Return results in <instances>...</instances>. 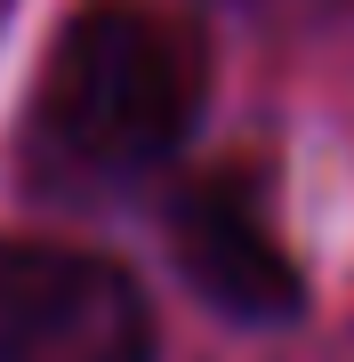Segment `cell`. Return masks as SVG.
<instances>
[{
  "label": "cell",
  "instance_id": "obj_1",
  "mask_svg": "<svg viewBox=\"0 0 354 362\" xmlns=\"http://www.w3.org/2000/svg\"><path fill=\"white\" fill-rule=\"evenodd\" d=\"M201 89H210V65L194 25L105 0L57 33L33 129L81 177H145L194 137Z\"/></svg>",
  "mask_w": 354,
  "mask_h": 362
},
{
  "label": "cell",
  "instance_id": "obj_2",
  "mask_svg": "<svg viewBox=\"0 0 354 362\" xmlns=\"http://www.w3.org/2000/svg\"><path fill=\"white\" fill-rule=\"evenodd\" d=\"M0 362H153V306L97 250L0 242Z\"/></svg>",
  "mask_w": 354,
  "mask_h": 362
},
{
  "label": "cell",
  "instance_id": "obj_3",
  "mask_svg": "<svg viewBox=\"0 0 354 362\" xmlns=\"http://www.w3.org/2000/svg\"><path fill=\"white\" fill-rule=\"evenodd\" d=\"M170 250L185 266V282L234 322H290L306 306V282L290 266V250L274 242L258 194L242 177H194L170 209Z\"/></svg>",
  "mask_w": 354,
  "mask_h": 362
}]
</instances>
